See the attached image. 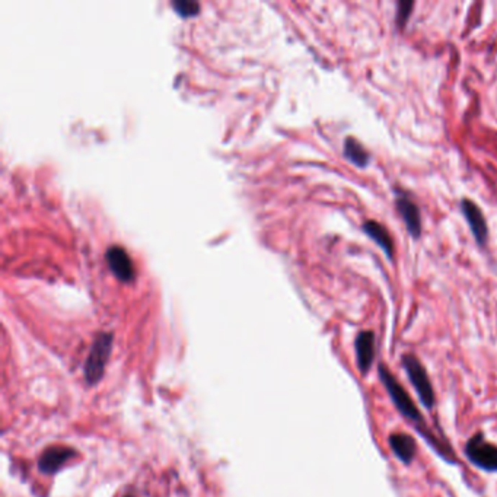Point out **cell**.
<instances>
[{
	"mask_svg": "<svg viewBox=\"0 0 497 497\" xmlns=\"http://www.w3.org/2000/svg\"><path fill=\"white\" fill-rule=\"evenodd\" d=\"M363 230L369 238H372L385 251L389 258H392V256H394V241H392L389 232L383 225H379L375 221H367L363 223Z\"/></svg>",
	"mask_w": 497,
	"mask_h": 497,
	"instance_id": "cell-11",
	"label": "cell"
},
{
	"mask_svg": "<svg viewBox=\"0 0 497 497\" xmlns=\"http://www.w3.org/2000/svg\"><path fill=\"white\" fill-rule=\"evenodd\" d=\"M413 6H414V3H413V2H410V0H409V2H400V3H398L397 22H398V25H400V27H404V25H406L407 18H409V16H410V14H411V9H413Z\"/></svg>",
	"mask_w": 497,
	"mask_h": 497,
	"instance_id": "cell-14",
	"label": "cell"
},
{
	"mask_svg": "<svg viewBox=\"0 0 497 497\" xmlns=\"http://www.w3.org/2000/svg\"><path fill=\"white\" fill-rule=\"evenodd\" d=\"M389 446L394 455L402 464H411L415 455V441L407 433H392L389 436Z\"/></svg>",
	"mask_w": 497,
	"mask_h": 497,
	"instance_id": "cell-10",
	"label": "cell"
},
{
	"mask_svg": "<svg viewBox=\"0 0 497 497\" xmlns=\"http://www.w3.org/2000/svg\"><path fill=\"white\" fill-rule=\"evenodd\" d=\"M402 366L406 369L407 376L410 378V383L413 384L415 392L427 409H432L435 406V392L433 387L427 376L424 366L420 363L417 357L413 354H406L402 357Z\"/></svg>",
	"mask_w": 497,
	"mask_h": 497,
	"instance_id": "cell-3",
	"label": "cell"
},
{
	"mask_svg": "<svg viewBox=\"0 0 497 497\" xmlns=\"http://www.w3.org/2000/svg\"><path fill=\"white\" fill-rule=\"evenodd\" d=\"M397 207L401 217L404 219V222H406L409 232L414 238H419L422 234V219L419 207L415 206V203L411 202L409 197H406V195H400L397 199Z\"/></svg>",
	"mask_w": 497,
	"mask_h": 497,
	"instance_id": "cell-9",
	"label": "cell"
},
{
	"mask_svg": "<svg viewBox=\"0 0 497 497\" xmlns=\"http://www.w3.org/2000/svg\"><path fill=\"white\" fill-rule=\"evenodd\" d=\"M174 8L182 16H191L199 12L200 5L197 2H193V0H178V2H174Z\"/></svg>",
	"mask_w": 497,
	"mask_h": 497,
	"instance_id": "cell-13",
	"label": "cell"
},
{
	"mask_svg": "<svg viewBox=\"0 0 497 497\" xmlns=\"http://www.w3.org/2000/svg\"><path fill=\"white\" fill-rule=\"evenodd\" d=\"M461 207L477 242L481 245L485 244V241H487V225H485V219L478 209V206L470 200H462Z\"/></svg>",
	"mask_w": 497,
	"mask_h": 497,
	"instance_id": "cell-7",
	"label": "cell"
},
{
	"mask_svg": "<svg viewBox=\"0 0 497 497\" xmlns=\"http://www.w3.org/2000/svg\"><path fill=\"white\" fill-rule=\"evenodd\" d=\"M72 457H75V452L72 449L49 448L47 450H44V454L40 457L38 468L45 474H54L59 471Z\"/></svg>",
	"mask_w": 497,
	"mask_h": 497,
	"instance_id": "cell-8",
	"label": "cell"
},
{
	"mask_svg": "<svg viewBox=\"0 0 497 497\" xmlns=\"http://www.w3.org/2000/svg\"><path fill=\"white\" fill-rule=\"evenodd\" d=\"M106 258L108 261L110 269L121 282H132L134 279V265L124 248L119 245L110 247L107 250Z\"/></svg>",
	"mask_w": 497,
	"mask_h": 497,
	"instance_id": "cell-5",
	"label": "cell"
},
{
	"mask_svg": "<svg viewBox=\"0 0 497 497\" xmlns=\"http://www.w3.org/2000/svg\"><path fill=\"white\" fill-rule=\"evenodd\" d=\"M344 155L352 162V164H354L356 167H361V168L366 167L369 162V155L366 152V149L353 137L346 138Z\"/></svg>",
	"mask_w": 497,
	"mask_h": 497,
	"instance_id": "cell-12",
	"label": "cell"
},
{
	"mask_svg": "<svg viewBox=\"0 0 497 497\" xmlns=\"http://www.w3.org/2000/svg\"><path fill=\"white\" fill-rule=\"evenodd\" d=\"M465 455L477 468L490 472L497 471V446L485 441L483 435L470 439L465 445Z\"/></svg>",
	"mask_w": 497,
	"mask_h": 497,
	"instance_id": "cell-4",
	"label": "cell"
},
{
	"mask_svg": "<svg viewBox=\"0 0 497 497\" xmlns=\"http://www.w3.org/2000/svg\"><path fill=\"white\" fill-rule=\"evenodd\" d=\"M357 367L362 374H367L375 361V336L372 331H362L356 339Z\"/></svg>",
	"mask_w": 497,
	"mask_h": 497,
	"instance_id": "cell-6",
	"label": "cell"
},
{
	"mask_svg": "<svg viewBox=\"0 0 497 497\" xmlns=\"http://www.w3.org/2000/svg\"><path fill=\"white\" fill-rule=\"evenodd\" d=\"M379 379L383 380L385 389L388 391L391 400L394 401L398 411L404 415V417H406L407 420H410L414 424L415 431H417L423 436L424 441L429 442V445L444 459H446L448 462H454L452 461L454 459L452 452H450V448H448L442 442H439L437 437L429 431V427H427V423L424 422L422 413L419 411L417 407L414 406V402L411 401L410 396L407 394V391L400 385V383L396 379V376L388 371L385 365L379 366Z\"/></svg>",
	"mask_w": 497,
	"mask_h": 497,
	"instance_id": "cell-1",
	"label": "cell"
},
{
	"mask_svg": "<svg viewBox=\"0 0 497 497\" xmlns=\"http://www.w3.org/2000/svg\"><path fill=\"white\" fill-rule=\"evenodd\" d=\"M112 348V336L110 332H101L97 336L85 363V379L90 385L98 384L104 376L106 365Z\"/></svg>",
	"mask_w": 497,
	"mask_h": 497,
	"instance_id": "cell-2",
	"label": "cell"
},
{
	"mask_svg": "<svg viewBox=\"0 0 497 497\" xmlns=\"http://www.w3.org/2000/svg\"><path fill=\"white\" fill-rule=\"evenodd\" d=\"M127 497H133V496H127Z\"/></svg>",
	"mask_w": 497,
	"mask_h": 497,
	"instance_id": "cell-15",
	"label": "cell"
}]
</instances>
